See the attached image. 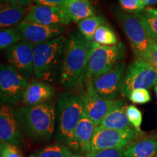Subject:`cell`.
I'll list each match as a JSON object with an SVG mask.
<instances>
[{
	"mask_svg": "<svg viewBox=\"0 0 157 157\" xmlns=\"http://www.w3.org/2000/svg\"><path fill=\"white\" fill-rule=\"evenodd\" d=\"M68 39L64 35L34 45V76L39 81L53 82L60 74Z\"/></svg>",
	"mask_w": 157,
	"mask_h": 157,
	"instance_id": "cell-3",
	"label": "cell"
},
{
	"mask_svg": "<svg viewBox=\"0 0 157 157\" xmlns=\"http://www.w3.org/2000/svg\"><path fill=\"white\" fill-rule=\"evenodd\" d=\"M73 155L68 146L63 144H52L45 147L37 154V157H69Z\"/></svg>",
	"mask_w": 157,
	"mask_h": 157,
	"instance_id": "cell-26",
	"label": "cell"
},
{
	"mask_svg": "<svg viewBox=\"0 0 157 157\" xmlns=\"http://www.w3.org/2000/svg\"><path fill=\"white\" fill-rule=\"evenodd\" d=\"M56 90L48 83L42 81H33L23 94L22 101L25 106H33L46 102L53 97Z\"/></svg>",
	"mask_w": 157,
	"mask_h": 157,
	"instance_id": "cell-17",
	"label": "cell"
},
{
	"mask_svg": "<svg viewBox=\"0 0 157 157\" xmlns=\"http://www.w3.org/2000/svg\"><path fill=\"white\" fill-rule=\"evenodd\" d=\"M84 157H124V148H110L90 152Z\"/></svg>",
	"mask_w": 157,
	"mask_h": 157,
	"instance_id": "cell-30",
	"label": "cell"
},
{
	"mask_svg": "<svg viewBox=\"0 0 157 157\" xmlns=\"http://www.w3.org/2000/svg\"><path fill=\"white\" fill-rule=\"evenodd\" d=\"M150 53L151 65L157 70V42L151 39L150 44Z\"/></svg>",
	"mask_w": 157,
	"mask_h": 157,
	"instance_id": "cell-33",
	"label": "cell"
},
{
	"mask_svg": "<svg viewBox=\"0 0 157 157\" xmlns=\"http://www.w3.org/2000/svg\"><path fill=\"white\" fill-rule=\"evenodd\" d=\"M157 85V71L151 64L137 58L129 64L124 76L120 94L127 97L131 92L138 89H148Z\"/></svg>",
	"mask_w": 157,
	"mask_h": 157,
	"instance_id": "cell-7",
	"label": "cell"
},
{
	"mask_svg": "<svg viewBox=\"0 0 157 157\" xmlns=\"http://www.w3.org/2000/svg\"><path fill=\"white\" fill-rule=\"evenodd\" d=\"M142 133L135 128L125 130L96 127L91 143V152L110 148H124Z\"/></svg>",
	"mask_w": 157,
	"mask_h": 157,
	"instance_id": "cell-9",
	"label": "cell"
},
{
	"mask_svg": "<svg viewBox=\"0 0 157 157\" xmlns=\"http://www.w3.org/2000/svg\"><path fill=\"white\" fill-rule=\"evenodd\" d=\"M68 0H34L36 5L51 6V7H62Z\"/></svg>",
	"mask_w": 157,
	"mask_h": 157,
	"instance_id": "cell-32",
	"label": "cell"
},
{
	"mask_svg": "<svg viewBox=\"0 0 157 157\" xmlns=\"http://www.w3.org/2000/svg\"><path fill=\"white\" fill-rule=\"evenodd\" d=\"M83 97L84 112L97 127L101 124L102 120L110 111L123 103L120 100H109L102 98L97 93L92 81L87 82V89Z\"/></svg>",
	"mask_w": 157,
	"mask_h": 157,
	"instance_id": "cell-10",
	"label": "cell"
},
{
	"mask_svg": "<svg viewBox=\"0 0 157 157\" xmlns=\"http://www.w3.org/2000/svg\"><path fill=\"white\" fill-rule=\"evenodd\" d=\"M84 112L83 95L65 93L59 96L57 105L56 140L71 148L74 131Z\"/></svg>",
	"mask_w": 157,
	"mask_h": 157,
	"instance_id": "cell-4",
	"label": "cell"
},
{
	"mask_svg": "<svg viewBox=\"0 0 157 157\" xmlns=\"http://www.w3.org/2000/svg\"><path fill=\"white\" fill-rule=\"evenodd\" d=\"M126 113L129 122L131 123L132 126L135 129H137L139 132L142 133L140 129L141 124L143 120V115L141 111L136 106L133 105H130L127 106Z\"/></svg>",
	"mask_w": 157,
	"mask_h": 157,
	"instance_id": "cell-27",
	"label": "cell"
},
{
	"mask_svg": "<svg viewBox=\"0 0 157 157\" xmlns=\"http://www.w3.org/2000/svg\"><path fill=\"white\" fill-rule=\"evenodd\" d=\"M13 109L2 105L0 109V140L1 143H9L20 147L23 143V137L19 129Z\"/></svg>",
	"mask_w": 157,
	"mask_h": 157,
	"instance_id": "cell-15",
	"label": "cell"
},
{
	"mask_svg": "<svg viewBox=\"0 0 157 157\" xmlns=\"http://www.w3.org/2000/svg\"><path fill=\"white\" fill-rule=\"evenodd\" d=\"M23 39L17 27L2 29L0 31V49L2 50L8 49Z\"/></svg>",
	"mask_w": 157,
	"mask_h": 157,
	"instance_id": "cell-25",
	"label": "cell"
},
{
	"mask_svg": "<svg viewBox=\"0 0 157 157\" xmlns=\"http://www.w3.org/2000/svg\"><path fill=\"white\" fill-rule=\"evenodd\" d=\"M32 0H2V2H7L12 4V5H19L21 7H25L29 4Z\"/></svg>",
	"mask_w": 157,
	"mask_h": 157,
	"instance_id": "cell-34",
	"label": "cell"
},
{
	"mask_svg": "<svg viewBox=\"0 0 157 157\" xmlns=\"http://www.w3.org/2000/svg\"><path fill=\"white\" fill-rule=\"evenodd\" d=\"M34 45L32 43L23 39L6 52L10 66L28 79L34 75Z\"/></svg>",
	"mask_w": 157,
	"mask_h": 157,
	"instance_id": "cell-11",
	"label": "cell"
},
{
	"mask_svg": "<svg viewBox=\"0 0 157 157\" xmlns=\"http://www.w3.org/2000/svg\"><path fill=\"white\" fill-rule=\"evenodd\" d=\"M125 70L126 64L121 61L112 69L91 80L97 93L105 99L117 100L120 94Z\"/></svg>",
	"mask_w": 157,
	"mask_h": 157,
	"instance_id": "cell-12",
	"label": "cell"
},
{
	"mask_svg": "<svg viewBox=\"0 0 157 157\" xmlns=\"http://www.w3.org/2000/svg\"><path fill=\"white\" fill-rule=\"evenodd\" d=\"M1 157H23V153L18 146L9 143H1Z\"/></svg>",
	"mask_w": 157,
	"mask_h": 157,
	"instance_id": "cell-31",
	"label": "cell"
},
{
	"mask_svg": "<svg viewBox=\"0 0 157 157\" xmlns=\"http://www.w3.org/2000/svg\"><path fill=\"white\" fill-rule=\"evenodd\" d=\"M30 157H37V156H35L34 155H31V156Z\"/></svg>",
	"mask_w": 157,
	"mask_h": 157,
	"instance_id": "cell-39",
	"label": "cell"
},
{
	"mask_svg": "<svg viewBox=\"0 0 157 157\" xmlns=\"http://www.w3.org/2000/svg\"><path fill=\"white\" fill-rule=\"evenodd\" d=\"M157 154V138L136 139L124 148V157H154Z\"/></svg>",
	"mask_w": 157,
	"mask_h": 157,
	"instance_id": "cell-19",
	"label": "cell"
},
{
	"mask_svg": "<svg viewBox=\"0 0 157 157\" xmlns=\"http://www.w3.org/2000/svg\"><path fill=\"white\" fill-rule=\"evenodd\" d=\"M23 21L48 25L67 26L71 20L61 7L35 5L29 9Z\"/></svg>",
	"mask_w": 157,
	"mask_h": 157,
	"instance_id": "cell-14",
	"label": "cell"
},
{
	"mask_svg": "<svg viewBox=\"0 0 157 157\" xmlns=\"http://www.w3.org/2000/svg\"><path fill=\"white\" fill-rule=\"evenodd\" d=\"M154 89H155V92H156V97H157V85L155 86Z\"/></svg>",
	"mask_w": 157,
	"mask_h": 157,
	"instance_id": "cell-38",
	"label": "cell"
},
{
	"mask_svg": "<svg viewBox=\"0 0 157 157\" xmlns=\"http://www.w3.org/2000/svg\"><path fill=\"white\" fill-rule=\"evenodd\" d=\"M136 15L149 36L157 42V15L149 10L148 8Z\"/></svg>",
	"mask_w": 157,
	"mask_h": 157,
	"instance_id": "cell-23",
	"label": "cell"
},
{
	"mask_svg": "<svg viewBox=\"0 0 157 157\" xmlns=\"http://www.w3.org/2000/svg\"><path fill=\"white\" fill-rule=\"evenodd\" d=\"M24 40L34 45L48 42L63 35L66 28L64 25H48L23 21L17 25Z\"/></svg>",
	"mask_w": 157,
	"mask_h": 157,
	"instance_id": "cell-13",
	"label": "cell"
},
{
	"mask_svg": "<svg viewBox=\"0 0 157 157\" xmlns=\"http://www.w3.org/2000/svg\"><path fill=\"white\" fill-rule=\"evenodd\" d=\"M154 157H157V154H156V155H155V156H154Z\"/></svg>",
	"mask_w": 157,
	"mask_h": 157,
	"instance_id": "cell-40",
	"label": "cell"
},
{
	"mask_svg": "<svg viewBox=\"0 0 157 157\" xmlns=\"http://www.w3.org/2000/svg\"><path fill=\"white\" fill-rule=\"evenodd\" d=\"M129 101L135 104H146L151 101L150 93L146 89H138L133 90L128 96Z\"/></svg>",
	"mask_w": 157,
	"mask_h": 157,
	"instance_id": "cell-29",
	"label": "cell"
},
{
	"mask_svg": "<svg viewBox=\"0 0 157 157\" xmlns=\"http://www.w3.org/2000/svg\"><path fill=\"white\" fill-rule=\"evenodd\" d=\"M126 109L127 106L123 102L104 117L99 126L117 130H125L134 128L129 122L126 113Z\"/></svg>",
	"mask_w": 157,
	"mask_h": 157,
	"instance_id": "cell-20",
	"label": "cell"
},
{
	"mask_svg": "<svg viewBox=\"0 0 157 157\" xmlns=\"http://www.w3.org/2000/svg\"><path fill=\"white\" fill-rule=\"evenodd\" d=\"M25 10L19 5H12L7 2H2L0 10V27L7 29L13 26L25 16Z\"/></svg>",
	"mask_w": 157,
	"mask_h": 157,
	"instance_id": "cell-21",
	"label": "cell"
},
{
	"mask_svg": "<svg viewBox=\"0 0 157 157\" xmlns=\"http://www.w3.org/2000/svg\"><path fill=\"white\" fill-rule=\"evenodd\" d=\"M142 2L145 7H146L147 6L156 5L157 4V0H142Z\"/></svg>",
	"mask_w": 157,
	"mask_h": 157,
	"instance_id": "cell-35",
	"label": "cell"
},
{
	"mask_svg": "<svg viewBox=\"0 0 157 157\" xmlns=\"http://www.w3.org/2000/svg\"><path fill=\"white\" fill-rule=\"evenodd\" d=\"M96 124L84 112L74 131L71 148L79 150L86 154L91 152V143L96 129Z\"/></svg>",
	"mask_w": 157,
	"mask_h": 157,
	"instance_id": "cell-16",
	"label": "cell"
},
{
	"mask_svg": "<svg viewBox=\"0 0 157 157\" xmlns=\"http://www.w3.org/2000/svg\"><path fill=\"white\" fill-rule=\"evenodd\" d=\"M105 23V19L102 15L87 17L78 23L79 33L86 39L93 42L95 31L98 27Z\"/></svg>",
	"mask_w": 157,
	"mask_h": 157,
	"instance_id": "cell-22",
	"label": "cell"
},
{
	"mask_svg": "<svg viewBox=\"0 0 157 157\" xmlns=\"http://www.w3.org/2000/svg\"><path fill=\"white\" fill-rule=\"evenodd\" d=\"M19 127L35 140H50L56 129V112L52 105L39 104L22 106L14 111Z\"/></svg>",
	"mask_w": 157,
	"mask_h": 157,
	"instance_id": "cell-2",
	"label": "cell"
},
{
	"mask_svg": "<svg viewBox=\"0 0 157 157\" xmlns=\"http://www.w3.org/2000/svg\"><path fill=\"white\" fill-rule=\"evenodd\" d=\"M69 157H83V156H80V155H75V154H73V155H71V156H69Z\"/></svg>",
	"mask_w": 157,
	"mask_h": 157,
	"instance_id": "cell-37",
	"label": "cell"
},
{
	"mask_svg": "<svg viewBox=\"0 0 157 157\" xmlns=\"http://www.w3.org/2000/svg\"><path fill=\"white\" fill-rule=\"evenodd\" d=\"M124 56L125 47L122 42H118L112 46H105L93 41L89 60L84 73L88 82L112 69L121 62Z\"/></svg>",
	"mask_w": 157,
	"mask_h": 157,
	"instance_id": "cell-5",
	"label": "cell"
},
{
	"mask_svg": "<svg viewBox=\"0 0 157 157\" xmlns=\"http://www.w3.org/2000/svg\"><path fill=\"white\" fill-rule=\"evenodd\" d=\"M156 71H157V70H156Z\"/></svg>",
	"mask_w": 157,
	"mask_h": 157,
	"instance_id": "cell-41",
	"label": "cell"
},
{
	"mask_svg": "<svg viewBox=\"0 0 157 157\" xmlns=\"http://www.w3.org/2000/svg\"><path fill=\"white\" fill-rule=\"evenodd\" d=\"M91 47L92 42L80 33L71 34L60 74V82L66 89L73 90L82 82Z\"/></svg>",
	"mask_w": 157,
	"mask_h": 157,
	"instance_id": "cell-1",
	"label": "cell"
},
{
	"mask_svg": "<svg viewBox=\"0 0 157 157\" xmlns=\"http://www.w3.org/2000/svg\"><path fill=\"white\" fill-rule=\"evenodd\" d=\"M29 79L10 65L0 67V97L2 102L17 104L22 101L23 94L29 86Z\"/></svg>",
	"mask_w": 157,
	"mask_h": 157,
	"instance_id": "cell-8",
	"label": "cell"
},
{
	"mask_svg": "<svg viewBox=\"0 0 157 157\" xmlns=\"http://www.w3.org/2000/svg\"><path fill=\"white\" fill-rule=\"evenodd\" d=\"M93 41L105 46H112L118 43V39L112 29L105 23L98 27L94 35Z\"/></svg>",
	"mask_w": 157,
	"mask_h": 157,
	"instance_id": "cell-24",
	"label": "cell"
},
{
	"mask_svg": "<svg viewBox=\"0 0 157 157\" xmlns=\"http://www.w3.org/2000/svg\"><path fill=\"white\" fill-rule=\"evenodd\" d=\"M119 5L125 12L132 14H138L145 10L142 0H119Z\"/></svg>",
	"mask_w": 157,
	"mask_h": 157,
	"instance_id": "cell-28",
	"label": "cell"
},
{
	"mask_svg": "<svg viewBox=\"0 0 157 157\" xmlns=\"http://www.w3.org/2000/svg\"><path fill=\"white\" fill-rule=\"evenodd\" d=\"M115 15L132 45L137 58L151 64L150 44L151 38L143 26L136 14L116 10Z\"/></svg>",
	"mask_w": 157,
	"mask_h": 157,
	"instance_id": "cell-6",
	"label": "cell"
},
{
	"mask_svg": "<svg viewBox=\"0 0 157 157\" xmlns=\"http://www.w3.org/2000/svg\"><path fill=\"white\" fill-rule=\"evenodd\" d=\"M61 7L75 23H78L82 20L96 15L90 0H68Z\"/></svg>",
	"mask_w": 157,
	"mask_h": 157,
	"instance_id": "cell-18",
	"label": "cell"
},
{
	"mask_svg": "<svg viewBox=\"0 0 157 157\" xmlns=\"http://www.w3.org/2000/svg\"><path fill=\"white\" fill-rule=\"evenodd\" d=\"M148 8L149 9V10H151V12H153L154 13H155V14L157 15V9L152 8V7H148Z\"/></svg>",
	"mask_w": 157,
	"mask_h": 157,
	"instance_id": "cell-36",
	"label": "cell"
}]
</instances>
